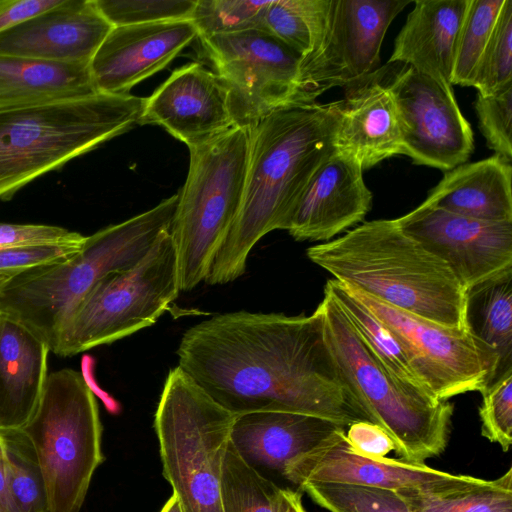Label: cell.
Masks as SVG:
<instances>
[{"label":"cell","instance_id":"cell-1","mask_svg":"<svg viewBox=\"0 0 512 512\" xmlns=\"http://www.w3.org/2000/svg\"><path fill=\"white\" fill-rule=\"evenodd\" d=\"M176 354L178 367L234 415L284 411L346 427L371 422L326 343L318 307L308 316L217 314L186 330Z\"/></svg>","mask_w":512,"mask_h":512},{"label":"cell","instance_id":"cell-2","mask_svg":"<svg viewBox=\"0 0 512 512\" xmlns=\"http://www.w3.org/2000/svg\"><path fill=\"white\" fill-rule=\"evenodd\" d=\"M336 102L272 112L249 129V157L239 212L205 282L226 284L243 275L256 243L287 230L292 212L316 170L334 152Z\"/></svg>","mask_w":512,"mask_h":512},{"label":"cell","instance_id":"cell-3","mask_svg":"<svg viewBox=\"0 0 512 512\" xmlns=\"http://www.w3.org/2000/svg\"><path fill=\"white\" fill-rule=\"evenodd\" d=\"M306 254L333 279L363 294L440 325L467 329L466 291L396 219L364 222Z\"/></svg>","mask_w":512,"mask_h":512},{"label":"cell","instance_id":"cell-4","mask_svg":"<svg viewBox=\"0 0 512 512\" xmlns=\"http://www.w3.org/2000/svg\"><path fill=\"white\" fill-rule=\"evenodd\" d=\"M178 195L86 236L67 259L14 275L0 292V315L12 318L53 351L59 334L93 287L111 272L135 266L170 230Z\"/></svg>","mask_w":512,"mask_h":512},{"label":"cell","instance_id":"cell-5","mask_svg":"<svg viewBox=\"0 0 512 512\" xmlns=\"http://www.w3.org/2000/svg\"><path fill=\"white\" fill-rule=\"evenodd\" d=\"M145 100L95 94L0 108V200L140 124Z\"/></svg>","mask_w":512,"mask_h":512},{"label":"cell","instance_id":"cell-6","mask_svg":"<svg viewBox=\"0 0 512 512\" xmlns=\"http://www.w3.org/2000/svg\"><path fill=\"white\" fill-rule=\"evenodd\" d=\"M326 343L371 422L381 427L402 461L425 464L447 447L453 405L390 373L362 340L331 293L318 305Z\"/></svg>","mask_w":512,"mask_h":512},{"label":"cell","instance_id":"cell-7","mask_svg":"<svg viewBox=\"0 0 512 512\" xmlns=\"http://www.w3.org/2000/svg\"><path fill=\"white\" fill-rule=\"evenodd\" d=\"M189 151L187 178L177 193L169 230L181 292L205 282L239 212L249 157V129L235 127Z\"/></svg>","mask_w":512,"mask_h":512},{"label":"cell","instance_id":"cell-8","mask_svg":"<svg viewBox=\"0 0 512 512\" xmlns=\"http://www.w3.org/2000/svg\"><path fill=\"white\" fill-rule=\"evenodd\" d=\"M235 417L180 367L169 371L154 429L163 476L183 512H223L222 465Z\"/></svg>","mask_w":512,"mask_h":512},{"label":"cell","instance_id":"cell-9","mask_svg":"<svg viewBox=\"0 0 512 512\" xmlns=\"http://www.w3.org/2000/svg\"><path fill=\"white\" fill-rule=\"evenodd\" d=\"M35 451L50 512H79L103 463V427L88 381L78 371L48 374L39 404L21 429Z\"/></svg>","mask_w":512,"mask_h":512},{"label":"cell","instance_id":"cell-10","mask_svg":"<svg viewBox=\"0 0 512 512\" xmlns=\"http://www.w3.org/2000/svg\"><path fill=\"white\" fill-rule=\"evenodd\" d=\"M180 292L176 250L167 230L135 266L111 272L93 287L52 352L73 356L150 327Z\"/></svg>","mask_w":512,"mask_h":512},{"label":"cell","instance_id":"cell-11","mask_svg":"<svg viewBox=\"0 0 512 512\" xmlns=\"http://www.w3.org/2000/svg\"><path fill=\"white\" fill-rule=\"evenodd\" d=\"M229 91L237 127L250 129L279 109L304 105L302 57L264 29L198 38Z\"/></svg>","mask_w":512,"mask_h":512},{"label":"cell","instance_id":"cell-12","mask_svg":"<svg viewBox=\"0 0 512 512\" xmlns=\"http://www.w3.org/2000/svg\"><path fill=\"white\" fill-rule=\"evenodd\" d=\"M407 0H330L323 36L316 49L302 58L300 97L312 104L336 86L360 82L380 64V50L395 17Z\"/></svg>","mask_w":512,"mask_h":512},{"label":"cell","instance_id":"cell-13","mask_svg":"<svg viewBox=\"0 0 512 512\" xmlns=\"http://www.w3.org/2000/svg\"><path fill=\"white\" fill-rule=\"evenodd\" d=\"M347 287L404 345L424 388L435 399L448 401L489 387L492 362L468 329L440 325Z\"/></svg>","mask_w":512,"mask_h":512},{"label":"cell","instance_id":"cell-14","mask_svg":"<svg viewBox=\"0 0 512 512\" xmlns=\"http://www.w3.org/2000/svg\"><path fill=\"white\" fill-rule=\"evenodd\" d=\"M402 138V154L417 165L449 171L474 150L473 130L451 86L405 65L388 84Z\"/></svg>","mask_w":512,"mask_h":512},{"label":"cell","instance_id":"cell-15","mask_svg":"<svg viewBox=\"0 0 512 512\" xmlns=\"http://www.w3.org/2000/svg\"><path fill=\"white\" fill-rule=\"evenodd\" d=\"M341 428L311 450L295 457L283 476L299 486L307 482L340 483L394 492L418 491L446 495L483 485L486 480L451 474L425 464L375 458L356 451Z\"/></svg>","mask_w":512,"mask_h":512},{"label":"cell","instance_id":"cell-16","mask_svg":"<svg viewBox=\"0 0 512 512\" xmlns=\"http://www.w3.org/2000/svg\"><path fill=\"white\" fill-rule=\"evenodd\" d=\"M396 221L449 267L465 291L512 272V222L476 220L424 202Z\"/></svg>","mask_w":512,"mask_h":512},{"label":"cell","instance_id":"cell-17","mask_svg":"<svg viewBox=\"0 0 512 512\" xmlns=\"http://www.w3.org/2000/svg\"><path fill=\"white\" fill-rule=\"evenodd\" d=\"M140 124L162 126L188 148L237 127L228 88L216 72L198 62L176 69L146 98Z\"/></svg>","mask_w":512,"mask_h":512},{"label":"cell","instance_id":"cell-18","mask_svg":"<svg viewBox=\"0 0 512 512\" xmlns=\"http://www.w3.org/2000/svg\"><path fill=\"white\" fill-rule=\"evenodd\" d=\"M196 38L190 20L113 27L89 63L97 93L129 94Z\"/></svg>","mask_w":512,"mask_h":512},{"label":"cell","instance_id":"cell-19","mask_svg":"<svg viewBox=\"0 0 512 512\" xmlns=\"http://www.w3.org/2000/svg\"><path fill=\"white\" fill-rule=\"evenodd\" d=\"M112 28L94 0H61L0 33V55L90 63Z\"/></svg>","mask_w":512,"mask_h":512},{"label":"cell","instance_id":"cell-20","mask_svg":"<svg viewBox=\"0 0 512 512\" xmlns=\"http://www.w3.org/2000/svg\"><path fill=\"white\" fill-rule=\"evenodd\" d=\"M371 206L362 167L334 150L304 189L287 231L297 241H326L363 221Z\"/></svg>","mask_w":512,"mask_h":512},{"label":"cell","instance_id":"cell-21","mask_svg":"<svg viewBox=\"0 0 512 512\" xmlns=\"http://www.w3.org/2000/svg\"><path fill=\"white\" fill-rule=\"evenodd\" d=\"M346 426L314 415L265 411L236 415L230 443L255 470L283 475L286 465Z\"/></svg>","mask_w":512,"mask_h":512},{"label":"cell","instance_id":"cell-22","mask_svg":"<svg viewBox=\"0 0 512 512\" xmlns=\"http://www.w3.org/2000/svg\"><path fill=\"white\" fill-rule=\"evenodd\" d=\"M336 101L338 122L334 147L355 159L363 171L402 154V138L388 84L368 76Z\"/></svg>","mask_w":512,"mask_h":512},{"label":"cell","instance_id":"cell-23","mask_svg":"<svg viewBox=\"0 0 512 512\" xmlns=\"http://www.w3.org/2000/svg\"><path fill=\"white\" fill-rule=\"evenodd\" d=\"M470 0H416L388 64L401 62L452 87L459 33Z\"/></svg>","mask_w":512,"mask_h":512},{"label":"cell","instance_id":"cell-24","mask_svg":"<svg viewBox=\"0 0 512 512\" xmlns=\"http://www.w3.org/2000/svg\"><path fill=\"white\" fill-rule=\"evenodd\" d=\"M48 345L0 315V431L20 430L33 416L47 377Z\"/></svg>","mask_w":512,"mask_h":512},{"label":"cell","instance_id":"cell-25","mask_svg":"<svg viewBox=\"0 0 512 512\" xmlns=\"http://www.w3.org/2000/svg\"><path fill=\"white\" fill-rule=\"evenodd\" d=\"M512 165L499 155L445 172L425 204L490 222H512Z\"/></svg>","mask_w":512,"mask_h":512},{"label":"cell","instance_id":"cell-26","mask_svg":"<svg viewBox=\"0 0 512 512\" xmlns=\"http://www.w3.org/2000/svg\"><path fill=\"white\" fill-rule=\"evenodd\" d=\"M97 93L89 62L0 55V108L89 97Z\"/></svg>","mask_w":512,"mask_h":512},{"label":"cell","instance_id":"cell-27","mask_svg":"<svg viewBox=\"0 0 512 512\" xmlns=\"http://www.w3.org/2000/svg\"><path fill=\"white\" fill-rule=\"evenodd\" d=\"M465 316L467 329L492 362L491 386L512 373V272L466 291Z\"/></svg>","mask_w":512,"mask_h":512},{"label":"cell","instance_id":"cell-28","mask_svg":"<svg viewBox=\"0 0 512 512\" xmlns=\"http://www.w3.org/2000/svg\"><path fill=\"white\" fill-rule=\"evenodd\" d=\"M324 288L331 293L362 340L384 367L401 382L427 392L404 345L390 328L357 299L345 284L329 279Z\"/></svg>","mask_w":512,"mask_h":512},{"label":"cell","instance_id":"cell-29","mask_svg":"<svg viewBox=\"0 0 512 512\" xmlns=\"http://www.w3.org/2000/svg\"><path fill=\"white\" fill-rule=\"evenodd\" d=\"M330 0H271L263 29L302 58L318 46L326 26Z\"/></svg>","mask_w":512,"mask_h":512},{"label":"cell","instance_id":"cell-30","mask_svg":"<svg viewBox=\"0 0 512 512\" xmlns=\"http://www.w3.org/2000/svg\"><path fill=\"white\" fill-rule=\"evenodd\" d=\"M279 489L248 465L229 440L221 475L223 512H276Z\"/></svg>","mask_w":512,"mask_h":512},{"label":"cell","instance_id":"cell-31","mask_svg":"<svg viewBox=\"0 0 512 512\" xmlns=\"http://www.w3.org/2000/svg\"><path fill=\"white\" fill-rule=\"evenodd\" d=\"M412 512H512V469L466 491L439 495L396 492Z\"/></svg>","mask_w":512,"mask_h":512},{"label":"cell","instance_id":"cell-32","mask_svg":"<svg viewBox=\"0 0 512 512\" xmlns=\"http://www.w3.org/2000/svg\"><path fill=\"white\" fill-rule=\"evenodd\" d=\"M9 461L10 489L18 512H50L35 451L23 431H0Z\"/></svg>","mask_w":512,"mask_h":512},{"label":"cell","instance_id":"cell-33","mask_svg":"<svg viewBox=\"0 0 512 512\" xmlns=\"http://www.w3.org/2000/svg\"><path fill=\"white\" fill-rule=\"evenodd\" d=\"M298 487L328 512H412L390 490L325 482H307Z\"/></svg>","mask_w":512,"mask_h":512},{"label":"cell","instance_id":"cell-34","mask_svg":"<svg viewBox=\"0 0 512 512\" xmlns=\"http://www.w3.org/2000/svg\"><path fill=\"white\" fill-rule=\"evenodd\" d=\"M505 0H470L457 43L451 84L470 87Z\"/></svg>","mask_w":512,"mask_h":512},{"label":"cell","instance_id":"cell-35","mask_svg":"<svg viewBox=\"0 0 512 512\" xmlns=\"http://www.w3.org/2000/svg\"><path fill=\"white\" fill-rule=\"evenodd\" d=\"M512 84V0H505L474 70L470 87L488 96Z\"/></svg>","mask_w":512,"mask_h":512},{"label":"cell","instance_id":"cell-36","mask_svg":"<svg viewBox=\"0 0 512 512\" xmlns=\"http://www.w3.org/2000/svg\"><path fill=\"white\" fill-rule=\"evenodd\" d=\"M271 0H196L190 21L198 38L263 29V17Z\"/></svg>","mask_w":512,"mask_h":512},{"label":"cell","instance_id":"cell-37","mask_svg":"<svg viewBox=\"0 0 512 512\" xmlns=\"http://www.w3.org/2000/svg\"><path fill=\"white\" fill-rule=\"evenodd\" d=\"M113 26L190 20L196 0H94Z\"/></svg>","mask_w":512,"mask_h":512},{"label":"cell","instance_id":"cell-38","mask_svg":"<svg viewBox=\"0 0 512 512\" xmlns=\"http://www.w3.org/2000/svg\"><path fill=\"white\" fill-rule=\"evenodd\" d=\"M474 109L487 146L511 163L512 84L488 96L477 94Z\"/></svg>","mask_w":512,"mask_h":512},{"label":"cell","instance_id":"cell-39","mask_svg":"<svg viewBox=\"0 0 512 512\" xmlns=\"http://www.w3.org/2000/svg\"><path fill=\"white\" fill-rule=\"evenodd\" d=\"M479 408L481 434L508 451L512 443V373L484 389Z\"/></svg>","mask_w":512,"mask_h":512},{"label":"cell","instance_id":"cell-40","mask_svg":"<svg viewBox=\"0 0 512 512\" xmlns=\"http://www.w3.org/2000/svg\"><path fill=\"white\" fill-rule=\"evenodd\" d=\"M82 244L28 245L0 249V272L17 275L61 262L75 254Z\"/></svg>","mask_w":512,"mask_h":512},{"label":"cell","instance_id":"cell-41","mask_svg":"<svg viewBox=\"0 0 512 512\" xmlns=\"http://www.w3.org/2000/svg\"><path fill=\"white\" fill-rule=\"evenodd\" d=\"M84 235L66 228L43 224L0 223V249L53 244H81Z\"/></svg>","mask_w":512,"mask_h":512},{"label":"cell","instance_id":"cell-42","mask_svg":"<svg viewBox=\"0 0 512 512\" xmlns=\"http://www.w3.org/2000/svg\"><path fill=\"white\" fill-rule=\"evenodd\" d=\"M349 444L358 452L375 458H383L394 450V444L384 430L371 422H357L345 432Z\"/></svg>","mask_w":512,"mask_h":512},{"label":"cell","instance_id":"cell-43","mask_svg":"<svg viewBox=\"0 0 512 512\" xmlns=\"http://www.w3.org/2000/svg\"><path fill=\"white\" fill-rule=\"evenodd\" d=\"M61 0H0V33L60 3Z\"/></svg>","mask_w":512,"mask_h":512},{"label":"cell","instance_id":"cell-44","mask_svg":"<svg viewBox=\"0 0 512 512\" xmlns=\"http://www.w3.org/2000/svg\"><path fill=\"white\" fill-rule=\"evenodd\" d=\"M0 512H18L14 504L9 476V461L4 438L0 433Z\"/></svg>","mask_w":512,"mask_h":512},{"label":"cell","instance_id":"cell-45","mask_svg":"<svg viewBox=\"0 0 512 512\" xmlns=\"http://www.w3.org/2000/svg\"><path fill=\"white\" fill-rule=\"evenodd\" d=\"M276 512H306L302 504V496L298 491L279 489Z\"/></svg>","mask_w":512,"mask_h":512},{"label":"cell","instance_id":"cell-46","mask_svg":"<svg viewBox=\"0 0 512 512\" xmlns=\"http://www.w3.org/2000/svg\"><path fill=\"white\" fill-rule=\"evenodd\" d=\"M159 512H183L179 500L174 493H172Z\"/></svg>","mask_w":512,"mask_h":512},{"label":"cell","instance_id":"cell-47","mask_svg":"<svg viewBox=\"0 0 512 512\" xmlns=\"http://www.w3.org/2000/svg\"><path fill=\"white\" fill-rule=\"evenodd\" d=\"M14 274L0 272V292Z\"/></svg>","mask_w":512,"mask_h":512}]
</instances>
